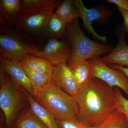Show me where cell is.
Listing matches in <instances>:
<instances>
[{
	"instance_id": "cell-23",
	"label": "cell",
	"mask_w": 128,
	"mask_h": 128,
	"mask_svg": "<svg viewBox=\"0 0 128 128\" xmlns=\"http://www.w3.org/2000/svg\"><path fill=\"white\" fill-rule=\"evenodd\" d=\"M117 110L124 114L128 122V99L121 93L119 88H114Z\"/></svg>"
},
{
	"instance_id": "cell-26",
	"label": "cell",
	"mask_w": 128,
	"mask_h": 128,
	"mask_svg": "<svg viewBox=\"0 0 128 128\" xmlns=\"http://www.w3.org/2000/svg\"><path fill=\"white\" fill-rule=\"evenodd\" d=\"M118 9L123 18L124 31L128 34V11L121 9Z\"/></svg>"
},
{
	"instance_id": "cell-16",
	"label": "cell",
	"mask_w": 128,
	"mask_h": 128,
	"mask_svg": "<svg viewBox=\"0 0 128 128\" xmlns=\"http://www.w3.org/2000/svg\"><path fill=\"white\" fill-rule=\"evenodd\" d=\"M67 24L58 18L53 12L51 13L46 23L44 33L50 38L63 40L65 39Z\"/></svg>"
},
{
	"instance_id": "cell-14",
	"label": "cell",
	"mask_w": 128,
	"mask_h": 128,
	"mask_svg": "<svg viewBox=\"0 0 128 128\" xmlns=\"http://www.w3.org/2000/svg\"><path fill=\"white\" fill-rule=\"evenodd\" d=\"M22 90L34 115L48 128H59L57 120L49 111L38 103L27 91Z\"/></svg>"
},
{
	"instance_id": "cell-8",
	"label": "cell",
	"mask_w": 128,
	"mask_h": 128,
	"mask_svg": "<svg viewBox=\"0 0 128 128\" xmlns=\"http://www.w3.org/2000/svg\"><path fill=\"white\" fill-rule=\"evenodd\" d=\"M76 6L77 10L78 18H80L83 21V26L88 32L93 35L96 39L102 42H106L107 38L105 36L98 34L93 28L92 23L95 20L103 21L109 18L111 13L105 9L86 8L82 0H75Z\"/></svg>"
},
{
	"instance_id": "cell-18",
	"label": "cell",
	"mask_w": 128,
	"mask_h": 128,
	"mask_svg": "<svg viewBox=\"0 0 128 128\" xmlns=\"http://www.w3.org/2000/svg\"><path fill=\"white\" fill-rule=\"evenodd\" d=\"M56 9L54 14L67 24L78 18L75 0H65L61 2Z\"/></svg>"
},
{
	"instance_id": "cell-7",
	"label": "cell",
	"mask_w": 128,
	"mask_h": 128,
	"mask_svg": "<svg viewBox=\"0 0 128 128\" xmlns=\"http://www.w3.org/2000/svg\"><path fill=\"white\" fill-rule=\"evenodd\" d=\"M71 50L66 41L50 38L43 49L34 50L30 54L43 58L54 66L67 63L70 59Z\"/></svg>"
},
{
	"instance_id": "cell-28",
	"label": "cell",
	"mask_w": 128,
	"mask_h": 128,
	"mask_svg": "<svg viewBox=\"0 0 128 128\" xmlns=\"http://www.w3.org/2000/svg\"></svg>"
},
{
	"instance_id": "cell-3",
	"label": "cell",
	"mask_w": 128,
	"mask_h": 128,
	"mask_svg": "<svg viewBox=\"0 0 128 128\" xmlns=\"http://www.w3.org/2000/svg\"><path fill=\"white\" fill-rule=\"evenodd\" d=\"M33 96L56 120H78L79 108L75 100L58 87L52 80L45 86L37 89Z\"/></svg>"
},
{
	"instance_id": "cell-15",
	"label": "cell",
	"mask_w": 128,
	"mask_h": 128,
	"mask_svg": "<svg viewBox=\"0 0 128 128\" xmlns=\"http://www.w3.org/2000/svg\"><path fill=\"white\" fill-rule=\"evenodd\" d=\"M18 61L36 73L52 75L54 66L43 58L29 54Z\"/></svg>"
},
{
	"instance_id": "cell-2",
	"label": "cell",
	"mask_w": 128,
	"mask_h": 128,
	"mask_svg": "<svg viewBox=\"0 0 128 128\" xmlns=\"http://www.w3.org/2000/svg\"><path fill=\"white\" fill-rule=\"evenodd\" d=\"M66 41L71 50L67 65L70 70L83 61L110 53L112 48L89 39L82 32L78 18L66 25Z\"/></svg>"
},
{
	"instance_id": "cell-11",
	"label": "cell",
	"mask_w": 128,
	"mask_h": 128,
	"mask_svg": "<svg viewBox=\"0 0 128 128\" xmlns=\"http://www.w3.org/2000/svg\"><path fill=\"white\" fill-rule=\"evenodd\" d=\"M52 12H46L18 18L14 29L30 33H44L49 17Z\"/></svg>"
},
{
	"instance_id": "cell-22",
	"label": "cell",
	"mask_w": 128,
	"mask_h": 128,
	"mask_svg": "<svg viewBox=\"0 0 128 128\" xmlns=\"http://www.w3.org/2000/svg\"><path fill=\"white\" fill-rule=\"evenodd\" d=\"M19 63L36 89L42 88L52 81V78L50 76L36 73L32 71L20 62Z\"/></svg>"
},
{
	"instance_id": "cell-24",
	"label": "cell",
	"mask_w": 128,
	"mask_h": 128,
	"mask_svg": "<svg viewBox=\"0 0 128 128\" xmlns=\"http://www.w3.org/2000/svg\"><path fill=\"white\" fill-rule=\"evenodd\" d=\"M56 120L59 128H94L85 125L78 119Z\"/></svg>"
},
{
	"instance_id": "cell-5",
	"label": "cell",
	"mask_w": 128,
	"mask_h": 128,
	"mask_svg": "<svg viewBox=\"0 0 128 128\" xmlns=\"http://www.w3.org/2000/svg\"><path fill=\"white\" fill-rule=\"evenodd\" d=\"M11 33L0 34V57L10 60H19L34 50H41L39 46L28 42L16 30Z\"/></svg>"
},
{
	"instance_id": "cell-19",
	"label": "cell",
	"mask_w": 128,
	"mask_h": 128,
	"mask_svg": "<svg viewBox=\"0 0 128 128\" xmlns=\"http://www.w3.org/2000/svg\"><path fill=\"white\" fill-rule=\"evenodd\" d=\"M72 71L79 89L92 78L90 65L88 60L78 64Z\"/></svg>"
},
{
	"instance_id": "cell-1",
	"label": "cell",
	"mask_w": 128,
	"mask_h": 128,
	"mask_svg": "<svg viewBox=\"0 0 128 128\" xmlns=\"http://www.w3.org/2000/svg\"><path fill=\"white\" fill-rule=\"evenodd\" d=\"M78 105V120L96 127L116 110L114 89L104 82L93 78L73 96Z\"/></svg>"
},
{
	"instance_id": "cell-20",
	"label": "cell",
	"mask_w": 128,
	"mask_h": 128,
	"mask_svg": "<svg viewBox=\"0 0 128 128\" xmlns=\"http://www.w3.org/2000/svg\"><path fill=\"white\" fill-rule=\"evenodd\" d=\"M12 128H48L34 115L26 111L16 120Z\"/></svg>"
},
{
	"instance_id": "cell-12",
	"label": "cell",
	"mask_w": 128,
	"mask_h": 128,
	"mask_svg": "<svg viewBox=\"0 0 128 128\" xmlns=\"http://www.w3.org/2000/svg\"><path fill=\"white\" fill-rule=\"evenodd\" d=\"M59 0H22L18 18L46 12H53L61 2Z\"/></svg>"
},
{
	"instance_id": "cell-9",
	"label": "cell",
	"mask_w": 128,
	"mask_h": 128,
	"mask_svg": "<svg viewBox=\"0 0 128 128\" xmlns=\"http://www.w3.org/2000/svg\"><path fill=\"white\" fill-rule=\"evenodd\" d=\"M1 71L10 76L13 81L20 87H22L32 96L36 91L25 71L18 60H10L0 56Z\"/></svg>"
},
{
	"instance_id": "cell-17",
	"label": "cell",
	"mask_w": 128,
	"mask_h": 128,
	"mask_svg": "<svg viewBox=\"0 0 128 128\" xmlns=\"http://www.w3.org/2000/svg\"><path fill=\"white\" fill-rule=\"evenodd\" d=\"M22 3L20 0H0V11L9 24H16L18 19Z\"/></svg>"
},
{
	"instance_id": "cell-6",
	"label": "cell",
	"mask_w": 128,
	"mask_h": 128,
	"mask_svg": "<svg viewBox=\"0 0 128 128\" xmlns=\"http://www.w3.org/2000/svg\"><path fill=\"white\" fill-rule=\"evenodd\" d=\"M88 60L90 65L92 78L104 82L112 88H120L128 97V78L123 72L108 66L100 57Z\"/></svg>"
},
{
	"instance_id": "cell-27",
	"label": "cell",
	"mask_w": 128,
	"mask_h": 128,
	"mask_svg": "<svg viewBox=\"0 0 128 128\" xmlns=\"http://www.w3.org/2000/svg\"><path fill=\"white\" fill-rule=\"evenodd\" d=\"M110 66L112 68L119 70L123 72L128 78V67H125L116 64L111 65Z\"/></svg>"
},
{
	"instance_id": "cell-25",
	"label": "cell",
	"mask_w": 128,
	"mask_h": 128,
	"mask_svg": "<svg viewBox=\"0 0 128 128\" xmlns=\"http://www.w3.org/2000/svg\"><path fill=\"white\" fill-rule=\"evenodd\" d=\"M107 1L116 5L118 9L128 11V0H108Z\"/></svg>"
},
{
	"instance_id": "cell-21",
	"label": "cell",
	"mask_w": 128,
	"mask_h": 128,
	"mask_svg": "<svg viewBox=\"0 0 128 128\" xmlns=\"http://www.w3.org/2000/svg\"><path fill=\"white\" fill-rule=\"evenodd\" d=\"M94 128H128L126 117L118 110H116L101 124Z\"/></svg>"
},
{
	"instance_id": "cell-13",
	"label": "cell",
	"mask_w": 128,
	"mask_h": 128,
	"mask_svg": "<svg viewBox=\"0 0 128 128\" xmlns=\"http://www.w3.org/2000/svg\"><path fill=\"white\" fill-rule=\"evenodd\" d=\"M124 29L120 32L118 45L109 54L102 58L105 64H114L128 67V44L125 40Z\"/></svg>"
},
{
	"instance_id": "cell-4",
	"label": "cell",
	"mask_w": 128,
	"mask_h": 128,
	"mask_svg": "<svg viewBox=\"0 0 128 128\" xmlns=\"http://www.w3.org/2000/svg\"><path fill=\"white\" fill-rule=\"evenodd\" d=\"M20 87L9 75L0 70V107L4 115L6 128H13L22 106Z\"/></svg>"
},
{
	"instance_id": "cell-10",
	"label": "cell",
	"mask_w": 128,
	"mask_h": 128,
	"mask_svg": "<svg viewBox=\"0 0 128 128\" xmlns=\"http://www.w3.org/2000/svg\"><path fill=\"white\" fill-rule=\"evenodd\" d=\"M51 77L58 87L70 96H73L78 92L79 88L67 63L54 66Z\"/></svg>"
}]
</instances>
